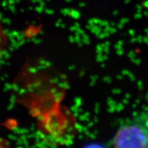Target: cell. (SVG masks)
<instances>
[{"label":"cell","mask_w":148,"mask_h":148,"mask_svg":"<svg viewBox=\"0 0 148 148\" xmlns=\"http://www.w3.org/2000/svg\"><path fill=\"white\" fill-rule=\"evenodd\" d=\"M5 33L3 30V29L0 26V51H1L4 45H5V41H6V35Z\"/></svg>","instance_id":"2"},{"label":"cell","mask_w":148,"mask_h":148,"mask_svg":"<svg viewBox=\"0 0 148 148\" xmlns=\"http://www.w3.org/2000/svg\"><path fill=\"white\" fill-rule=\"evenodd\" d=\"M114 143L117 147H148V127L135 123L120 128L115 136Z\"/></svg>","instance_id":"1"}]
</instances>
